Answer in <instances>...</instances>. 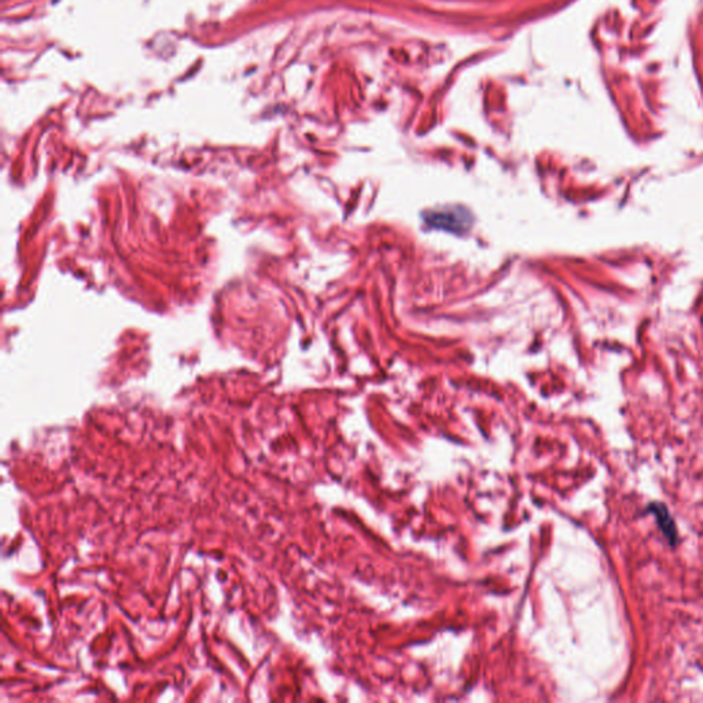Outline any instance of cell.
Listing matches in <instances>:
<instances>
[{"label": "cell", "mask_w": 703, "mask_h": 703, "mask_svg": "<svg viewBox=\"0 0 703 703\" xmlns=\"http://www.w3.org/2000/svg\"><path fill=\"white\" fill-rule=\"evenodd\" d=\"M651 510L654 511V514L658 519V524H659L661 529L663 531V533L666 535V538L669 539V541L674 542L677 539V531H676V526H674L668 510L662 504H654L651 507Z\"/></svg>", "instance_id": "cell-1"}]
</instances>
